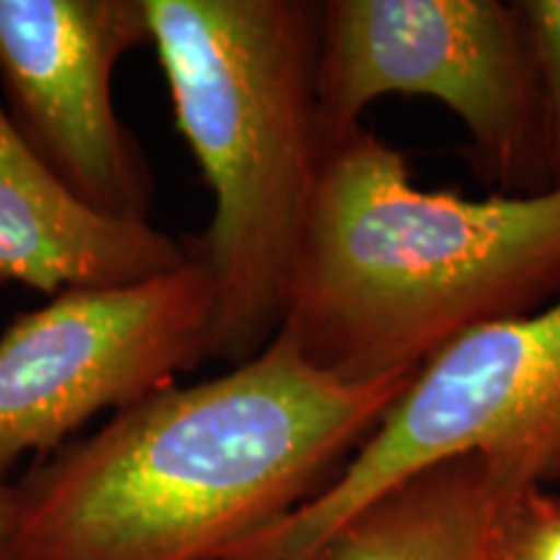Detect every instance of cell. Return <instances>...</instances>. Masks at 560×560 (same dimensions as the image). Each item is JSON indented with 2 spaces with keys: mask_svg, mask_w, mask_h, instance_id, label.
<instances>
[{
  "mask_svg": "<svg viewBox=\"0 0 560 560\" xmlns=\"http://www.w3.org/2000/svg\"><path fill=\"white\" fill-rule=\"evenodd\" d=\"M187 244L149 221L96 213L42 164L0 104V280L58 296L177 270Z\"/></svg>",
  "mask_w": 560,
  "mask_h": 560,
  "instance_id": "ba28073f",
  "label": "cell"
},
{
  "mask_svg": "<svg viewBox=\"0 0 560 560\" xmlns=\"http://www.w3.org/2000/svg\"><path fill=\"white\" fill-rule=\"evenodd\" d=\"M319 125L340 143L371 102L425 96L470 132L509 190L552 187L540 91L520 13L499 0H327L319 5Z\"/></svg>",
  "mask_w": 560,
  "mask_h": 560,
  "instance_id": "5b68a950",
  "label": "cell"
},
{
  "mask_svg": "<svg viewBox=\"0 0 560 560\" xmlns=\"http://www.w3.org/2000/svg\"><path fill=\"white\" fill-rule=\"evenodd\" d=\"M416 371L346 384L278 332L34 462L0 560H223L325 490Z\"/></svg>",
  "mask_w": 560,
  "mask_h": 560,
  "instance_id": "6da1fadb",
  "label": "cell"
},
{
  "mask_svg": "<svg viewBox=\"0 0 560 560\" xmlns=\"http://www.w3.org/2000/svg\"><path fill=\"white\" fill-rule=\"evenodd\" d=\"M509 560H560V503L532 493L509 529Z\"/></svg>",
  "mask_w": 560,
  "mask_h": 560,
  "instance_id": "8fae6325",
  "label": "cell"
},
{
  "mask_svg": "<svg viewBox=\"0 0 560 560\" xmlns=\"http://www.w3.org/2000/svg\"><path fill=\"white\" fill-rule=\"evenodd\" d=\"M467 454L520 493L560 478V299L433 353L325 490L223 560H322L376 499Z\"/></svg>",
  "mask_w": 560,
  "mask_h": 560,
  "instance_id": "277c9868",
  "label": "cell"
},
{
  "mask_svg": "<svg viewBox=\"0 0 560 560\" xmlns=\"http://www.w3.org/2000/svg\"><path fill=\"white\" fill-rule=\"evenodd\" d=\"M520 493L478 454L412 475L327 545L322 560H509Z\"/></svg>",
  "mask_w": 560,
  "mask_h": 560,
  "instance_id": "9c48e42d",
  "label": "cell"
},
{
  "mask_svg": "<svg viewBox=\"0 0 560 560\" xmlns=\"http://www.w3.org/2000/svg\"><path fill=\"white\" fill-rule=\"evenodd\" d=\"M319 5L310 0H145L151 45L215 198L187 252L213 276L210 359L234 366L283 325L327 145L319 125Z\"/></svg>",
  "mask_w": 560,
  "mask_h": 560,
  "instance_id": "3957f363",
  "label": "cell"
},
{
  "mask_svg": "<svg viewBox=\"0 0 560 560\" xmlns=\"http://www.w3.org/2000/svg\"><path fill=\"white\" fill-rule=\"evenodd\" d=\"M145 0H0V86L9 117L83 206L149 221L153 172L112 104V73L149 45Z\"/></svg>",
  "mask_w": 560,
  "mask_h": 560,
  "instance_id": "52a82bcc",
  "label": "cell"
},
{
  "mask_svg": "<svg viewBox=\"0 0 560 560\" xmlns=\"http://www.w3.org/2000/svg\"><path fill=\"white\" fill-rule=\"evenodd\" d=\"M213 276L190 260L130 285L66 289L0 335V482L102 410H125L210 359Z\"/></svg>",
  "mask_w": 560,
  "mask_h": 560,
  "instance_id": "8992f818",
  "label": "cell"
},
{
  "mask_svg": "<svg viewBox=\"0 0 560 560\" xmlns=\"http://www.w3.org/2000/svg\"><path fill=\"white\" fill-rule=\"evenodd\" d=\"M514 9L540 91L550 182L560 185V0H522Z\"/></svg>",
  "mask_w": 560,
  "mask_h": 560,
  "instance_id": "30bf717a",
  "label": "cell"
},
{
  "mask_svg": "<svg viewBox=\"0 0 560 560\" xmlns=\"http://www.w3.org/2000/svg\"><path fill=\"white\" fill-rule=\"evenodd\" d=\"M9 511H11V486L9 482H0V540H3L5 524H9Z\"/></svg>",
  "mask_w": 560,
  "mask_h": 560,
  "instance_id": "7c38bea8",
  "label": "cell"
},
{
  "mask_svg": "<svg viewBox=\"0 0 560 560\" xmlns=\"http://www.w3.org/2000/svg\"><path fill=\"white\" fill-rule=\"evenodd\" d=\"M558 299L560 185L420 190L400 151L355 128L322 159L278 332L314 369L369 384Z\"/></svg>",
  "mask_w": 560,
  "mask_h": 560,
  "instance_id": "7a4b0ae2",
  "label": "cell"
}]
</instances>
